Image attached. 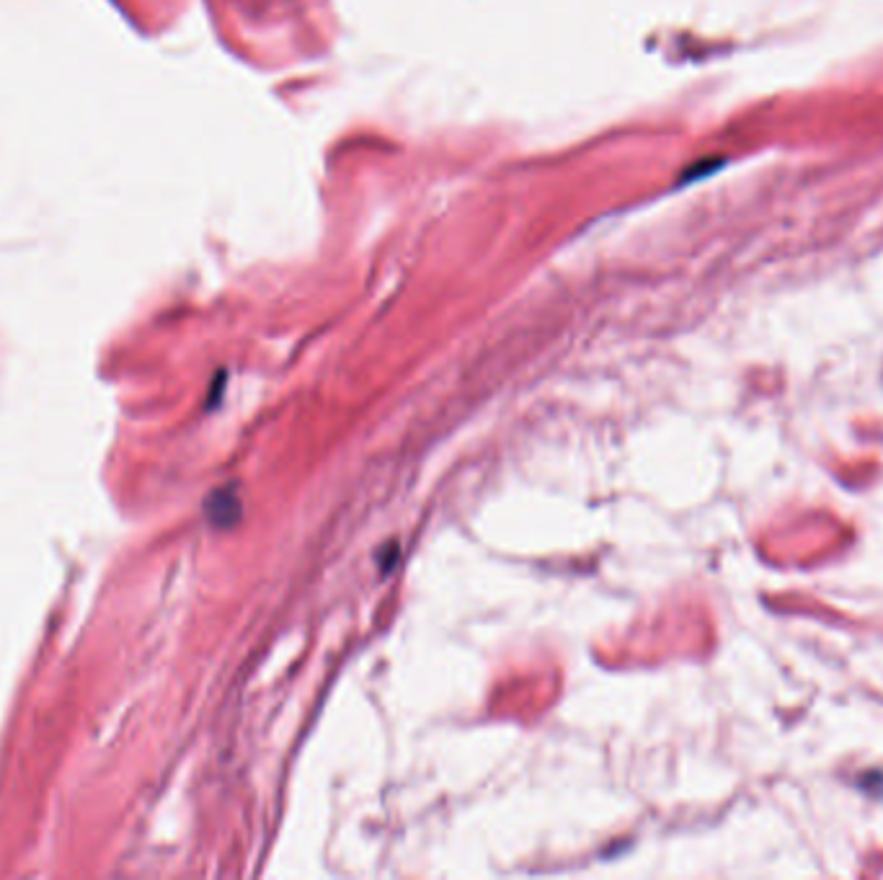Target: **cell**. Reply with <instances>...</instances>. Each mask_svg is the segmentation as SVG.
Wrapping results in <instances>:
<instances>
[{
	"label": "cell",
	"mask_w": 883,
	"mask_h": 880,
	"mask_svg": "<svg viewBox=\"0 0 883 880\" xmlns=\"http://www.w3.org/2000/svg\"><path fill=\"white\" fill-rule=\"evenodd\" d=\"M238 498L230 490H215L207 501V515L215 524H233L238 519Z\"/></svg>",
	"instance_id": "1"
}]
</instances>
